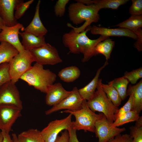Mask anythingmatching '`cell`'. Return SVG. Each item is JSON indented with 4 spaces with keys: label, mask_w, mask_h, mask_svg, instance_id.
Segmentation results:
<instances>
[{
    "label": "cell",
    "mask_w": 142,
    "mask_h": 142,
    "mask_svg": "<svg viewBox=\"0 0 142 142\" xmlns=\"http://www.w3.org/2000/svg\"><path fill=\"white\" fill-rule=\"evenodd\" d=\"M135 125L130 128V135L132 138L131 142H142V117L140 116Z\"/></svg>",
    "instance_id": "cell-30"
},
{
    "label": "cell",
    "mask_w": 142,
    "mask_h": 142,
    "mask_svg": "<svg viewBox=\"0 0 142 142\" xmlns=\"http://www.w3.org/2000/svg\"><path fill=\"white\" fill-rule=\"evenodd\" d=\"M71 92V91L65 89L60 83L53 84L48 88L46 93V103L49 106L55 105L68 97Z\"/></svg>",
    "instance_id": "cell-15"
},
{
    "label": "cell",
    "mask_w": 142,
    "mask_h": 142,
    "mask_svg": "<svg viewBox=\"0 0 142 142\" xmlns=\"http://www.w3.org/2000/svg\"><path fill=\"white\" fill-rule=\"evenodd\" d=\"M81 74L79 68L75 66L65 68L59 71L58 75L61 80L66 82H72L78 79Z\"/></svg>",
    "instance_id": "cell-22"
},
{
    "label": "cell",
    "mask_w": 142,
    "mask_h": 142,
    "mask_svg": "<svg viewBox=\"0 0 142 142\" xmlns=\"http://www.w3.org/2000/svg\"><path fill=\"white\" fill-rule=\"evenodd\" d=\"M56 75L43 65L36 63L21 77L20 79L30 86L41 92L46 93L48 88L53 84Z\"/></svg>",
    "instance_id": "cell-3"
},
{
    "label": "cell",
    "mask_w": 142,
    "mask_h": 142,
    "mask_svg": "<svg viewBox=\"0 0 142 142\" xmlns=\"http://www.w3.org/2000/svg\"><path fill=\"white\" fill-rule=\"evenodd\" d=\"M4 26H5L4 23L0 17V31H1L2 27Z\"/></svg>",
    "instance_id": "cell-44"
},
{
    "label": "cell",
    "mask_w": 142,
    "mask_h": 142,
    "mask_svg": "<svg viewBox=\"0 0 142 142\" xmlns=\"http://www.w3.org/2000/svg\"><path fill=\"white\" fill-rule=\"evenodd\" d=\"M89 30V26L80 33L76 32L72 29L69 32L64 34L62 37L63 44L68 49L70 53L83 54L82 60L83 62L88 61L93 57L97 55L95 50L96 45L108 37L100 36L96 39H90L87 35V32Z\"/></svg>",
    "instance_id": "cell-1"
},
{
    "label": "cell",
    "mask_w": 142,
    "mask_h": 142,
    "mask_svg": "<svg viewBox=\"0 0 142 142\" xmlns=\"http://www.w3.org/2000/svg\"><path fill=\"white\" fill-rule=\"evenodd\" d=\"M111 124L104 115L96 122L94 133L98 142H107L126 130L125 127H113Z\"/></svg>",
    "instance_id": "cell-9"
},
{
    "label": "cell",
    "mask_w": 142,
    "mask_h": 142,
    "mask_svg": "<svg viewBox=\"0 0 142 142\" xmlns=\"http://www.w3.org/2000/svg\"><path fill=\"white\" fill-rule=\"evenodd\" d=\"M19 52L13 45L5 42L0 44V64L6 62L9 63Z\"/></svg>",
    "instance_id": "cell-21"
},
{
    "label": "cell",
    "mask_w": 142,
    "mask_h": 142,
    "mask_svg": "<svg viewBox=\"0 0 142 142\" xmlns=\"http://www.w3.org/2000/svg\"><path fill=\"white\" fill-rule=\"evenodd\" d=\"M115 44L114 42L108 37L97 44L95 49V53L97 55H103L105 57L106 61H108L110 58Z\"/></svg>",
    "instance_id": "cell-25"
},
{
    "label": "cell",
    "mask_w": 142,
    "mask_h": 142,
    "mask_svg": "<svg viewBox=\"0 0 142 142\" xmlns=\"http://www.w3.org/2000/svg\"><path fill=\"white\" fill-rule=\"evenodd\" d=\"M129 98L126 102L120 109H118L115 115V120L123 116L126 113L132 110L133 100L132 94H129Z\"/></svg>",
    "instance_id": "cell-33"
},
{
    "label": "cell",
    "mask_w": 142,
    "mask_h": 142,
    "mask_svg": "<svg viewBox=\"0 0 142 142\" xmlns=\"http://www.w3.org/2000/svg\"><path fill=\"white\" fill-rule=\"evenodd\" d=\"M138 37V38L134 44V46L138 51L140 52L142 50V34H139Z\"/></svg>",
    "instance_id": "cell-40"
},
{
    "label": "cell",
    "mask_w": 142,
    "mask_h": 142,
    "mask_svg": "<svg viewBox=\"0 0 142 142\" xmlns=\"http://www.w3.org/2000/svg\"><path fill=\"white\" fill-rule=\"evenodd\" d=\"M69 134L67 130L62 133L60 136H58L54 142H69Z\"/></svg>",
    "instance_id": "cell-39"
},
{
    "label": "cell",
    "mask_w": 142,
    "mask_h": 142,
    "mask_svg": "<svg viewBox=\"0 0 142 142\" xmlns=\"http://www.w3.org/2000/svg\"><path fill=\"white\" fill-rule=\"evenodd\" d=\"M108 64V61H106L103 65L97 70L92 80L85 87L78 89L79 93L83 99L88 101L93 97L98 84L100 73Z\"/></svg>",
    "instance_id": "cell-18"
},
{
    "label": "cell",
    "mask_w": 142,
    "mask_h": 142,
    "mask_svg": "<svg viewBox=\"0 0 142 142\" xmlns=\"http://www.w3.org/2000/svg\"><path fill=\"white\" fill-rule=\"evenodd\" d=\"M29 51L34 62L43 65H54L63 61L57 49L48 43Z\"/></svg>",
    "instance_id": "cell-7"
},
{
    "label": "cell",
    "mask_w": 142,
    "mask_h": 142,
    "mask_svg": "<svg viewBox=\"0 0 142 142\" xmlns=\"http://www.w3.org/2000/svg\"><path fill=\"white\" fill-rule=\"evenodd\" d=\"M139 114L135 111L131 110L122 117L118 118L111 124L113 127H118L125 124L136 121L140 117Z\"/></svg>",
    "instance_id": "cell-28"
},
{
    "label": "cell",
    "mask_w": 142,
    "mask_h": 142,
    "mask_svg": "<svg viewBox=\"0 0 142 142\" xmlns=\"http://www.w3.org/2000/svg\"></svg>",
    "instance_id": "cell-46"
},
{
    "label": "cell",
    "mask_w": 142,
    "mask_h": 142,
    "mask_svg": "<svg viewBox=\"0 0 142 142\" xmlns=\"http://www.w3.org/2000/svg\"><path fill=\"white\" fill-rule=\"evenodd\" d=\"M132 138L129 134H120L112 138L107 142H131Z\"/></svg>",
    "instance_id": "cell-37"
},
{
    "label": "cell",
    "mask_w": 142,
    "mask_h": 142,
    "mask_svg": "<svg viewBox=\"0 0 142 142\" xmlns=\"http://www.w3.org/2000/svg\"><path fill=\"white\" fill-rule=\"evenodd\" d=\"M21 109L13 105H0V129L9 133L17 119L21 116Z\"/></svg>",
    "instance_id": "cell-12"
},
{
    "label": "cell",
    "mask_w": 142,
    "mask_h": 142,
    "mask_svg": "<svg viewBox=\"0 0 142 142\" xmlns=\"http://www.w3.org/2000/svg\"><path fill=\"white\" fill-rule=\"evenodd\" d=\"M101 86L103 90L106 94L107 97L113 104L117 107L120 105L122 100L116 89L111 86L102 83L101 84Z\"/></svg>",
    "instance_id": "cell-27"
},
{
    "label": "cell",
    "mask_w": 142,
    "mask_h": 142,
    "mask_svg": "<svg viewBox=\"0 0 142 142\" xmlns=\"http://www.w3.org/2000/svg\"><path fill=\"white\" fill-rule=\"evenodd\" d=\"M13 142H19L18 140L17 136L15 133H13L12 134Z\"/></svg>",
    "instance_id": "cell-43"
},
{
    "label": "cell",
    "mask_w": 142,
    "mask_h": 142,
    "mask_svg": "<svg viewBox=\"0 0 142 142\" xmlns=\"http://www.w3.org/2000/svg\"><path fill=\"white\" fill-rule=\"evenodd\" d=\"M13 105L23 109L19 90L15 84L11 81L0 88V105Z\"/></svg>",
    "instance_id": "cell-10"
},
{
    "label": "cell",
    "mask_w": 142,
    "mask_h": 142,
    "mask_svg": "<svg viewBox=\"0 0 142 142\" xmlns=\"http://www.w3.org/2000/svg\"><path fill=\"white\" fill-rule=\"evenodd\" d=\"M132 94L133 100L131 110L140 114L142 110V79L134 85L129 84L127 91V96Z\"/></svg>",
    "instance_id": "cell-20"
},
{
    "label": "cell",
    "mask_w": 142,
    "mask_h": 142,
    "mask_svg": "<svg viewBox=\"0 0 142 142\" xmlns=\"http://www.w3.org/2000/svg\"><path fill=\"white\" fill-rule=\"evenodd\" d=\"M90 33L93 35L109 37L110 36L125 37L136 40L138 36L130 30L125 28H109L98 27L95 25L89 26Z\"/></svg>",
    "instance_id": "cell-16"
},
{
    "label": "cell",
    "mask_w": 142,
    "mask_h": 142,
    "mask_svg": "<svg viewBox=\"0 0 142 142\" xmlns=\"http://www.w3.org/2000/svg\"><path fill=\"white\" fill-rule=\"evenodd\" d=\"M129 82L128 80L123 76L109 82L108 84L116 89L122 100H124L127 96V91Z\"/></svg>",
    "instance_id": "cell-26"
},
{
    "label": "cell",
    "mask_w": 142,
    "mask_h": 142,
    "mask_svg": "<svg viewBox=\"0 0 142 142\" xmlns=\"http://www.w3.org/2000/svg\"><path fill=\"white\" fill-rule=\"evenodd\" d=\"M34 0H30L26 2L20 0L16 5L14 16L17 20L20 19L24 14L31 5L33 2Z\"/></svg>",
    "instance_id": "cell-31"
},
{
    "label": "cell",
    "mask_w": 142,
    "mask_h": 142,
    "mask_svg": "<svg viewBox=\"0 0 142 142\" xmlns=\"http://www.w3.org/2000/svg\"><path fill=\"white\" fill-rule=\"evenodd\" d=\"M130 82L131 84H136L138 80L142 78V67L128 72L126 71L123 76Z\"/></svg>",
    "instance_id": "cell-32"
},
{
    "label": "cell",
    "mask_w": 142,
    "mask_h": 142,
    "mask_svg": "<svg viewBox=\"0 0 142 142\" xmlns=\"http://www.w3.org/2000/svg\"><path fill=\"white\" fill-rule=\"evenodd\" d=\"M72 114L65 118L50 122L41 131L45 142H54L59 134L63 130H68L72 126Z\"/></svg>",
    "instance_id": "cell-8"
},
{
    "label": "cell",
    "mask_w": 142,
    "mask_h": 142,
    "mask_svg": "<svg viewBox=\"0 0 142 142\" xmlns=\"http://www.w3.org/2000/svg\"><path fill=\"white\" fill-rule=\"evenodd\" d=\"M24 28L22 24L18 23L14 26L8 27L4 26L0 32V42H5L14 46L19 52L25 49L19 38V34L21 29Z\"/></svg>",
    "instance_id": "cell-13"
},
{
    "label": "cell",
    "mask_w": 142,
    "mask_h": 142,
    "mask_svg": "<svg viewBox=\"0 0 142 142\" xmlns=\"http://www.w3.org/2000/svg\"><path fill=\"white\" fill-rule=\"evenodd\" d=\"M3 136L2 131H0V142H2Z\"/></svg>",
    "instance_id": "cell-45"
},
{
    "label": "cell",
    "mask_w": 142,
    "mask_h": 142,
    "mask_svg": "<svg viewBox=\"0 0 142 142\" xmlns=\"http://www.w3.org/2000/svg\"><path fill=\"white\" fill-rule=\"evenodd\" d=\"M131 1L129 10L130 13L132 15H142V0H132Z\"/></svg>",
    "instance_id": "cell-36"
},
{
    "label": "cell",
    "mask_w": 142,
    "mask_h": 142,
    "mask_svg": "<svg viewBox=\"0 0 142 142\" xmlns=\"http://www.w3.org/2000/svg\"><path fill=\"white\" fill-rule=\"evenodd\" d=\"M102 79H99L96 90L92 98L87 101L88 106L93 112H101L111 123L115 120V115L119 109L107 97L101 86Z\"/></svg>",
    "instance_id": "cell-4"
},
{
    "label": "cell",
    "mask_w": 142,
    "mask_h": 142,
    "mask_svg": "<svg viewBox=\"0 0 142 142\" xmlns=\"http://www.w3.org/2000/svg\"><path fill=\"white\" fill-rule=\"evenodd\" d=\"M3 136L2 142H13L12 139H11L9 133L5 131H1Z\"/></svg>",
    "instance_id": "cell-41"
},
{
    "label": "cell",
    "mask_w": 142,
    "mask_h": 142,
    "mask_svg": "<svg viewBox=\"0 0 142 142\" xmlns=\"http://www.w3.org/2000/svg\"><path fill=\"white\" fill-rule=\"evenodd\" d=\"M67 130L69 134V142H80L77 137L76 130L71 127Z\"/></svg>",
    "instance_id": "cell-38"
},
{
    "label": "cell",
    "mask_w": 142,
    "mask_h": 142,
    "mask_svg": "<svg viewBox=\"0 0 142 142\" xmlns=\"http://www.w3.org/2000/svg\"><path fill=\"white\" fill-rule=\"evenodd\" d=\"M69 0H58L54 6V12L55 16L57 17L63 16L65 11V7Z\"/></svg>",
    "instance_id": "cell-35"
},
{
    "label": "cell",
    "mask_w": 142,
    "mask_h": 142,
    "mask_svg": "<svg viewBox=\"0 0 142 142\" xmlns=\"http://www.w3.org/2000/svg\"><path fill=\"white\" fill-rule=\"evenodd\" d=\"M128 29L135 34L142 27V15H132L128 19L115 26Z\"/></svg>",
    "instance_id": "cell-24"
},
{
    "label": "cell",
    "mask_w": 142,
    "mask_h": 142,
    "mask_svg": "<svg viewBox=\"0 0 142 142\" xmlns=\"http://www.w3.org/2000/svg\"><path fill=\"white\" fill-rule=\"evenodd\" d=\"M76 2H79L86 5H90L93 4V0H75Z\"/></svg>",
    "instance_id": "cell-42"
},
{
    "label": "cell",
    "mask_w": 142,
    "mask_h": 142,
    "mask_svg": "<svg viewBox=\"0 0 142 142\" xmlns=\"http://www.w3.org/2000/svg\"><path fill=\"white\" fill-rule=\"evenodd\" d=\"M19 0H0V17L5 26L11 27L18 23L14 11Z\"/></svg>",
    "instance_id": "cell-14"
},
{
    "label": "cell",
    "mask_w": 142,
    "mask_h": 142,
    "mask_svg": "<svg viewBox=\"0 0 142 142\" xmlns=\"http://www.w3.org/2000/svg\"><path fill=\"white\" fill-rule=\"evenodd\" d=\"M128 0H93V4L97 5L100 9L103 8H111L116 9L120 6L125 4Z\"/></svg>",
    "instance_id": "cell-29"
},
{
    "label": "cell",
    "mask_w": 142,
    "mask_h": 142,
    "mask_svg": "<svg viewBox=\"0 0 142 142\" xmlns=\"http://www.w3.org/2000/svg\"><path fill=\"white\" fill-rule=\"evenodd\" d=\"M19 142H45L40 131L31 129L22 132L17 136Z\"/></svg>",
    "instance_id": "cell-23"
},
{
    "label": "cell",
    "mask_w": 142,
    "mask_h": 142,
    "mask_svg": "<svg viewBox=\"0 0 142 142\" xmlns=\"http://www.w3.org/2000/svg\"><path fill=\"white\" fill-rule=\"evenodd\" d=\"M34 62L29 50H24L19 52L9 63V73L11 81L16 83L21 77L32 67Z\"/></svg>",
    "instance_id": "cell-6"
},
{
    "label": "cell",
    "mask_w": 142,
    "mask_h": 142,
    "mask_svg": "<svg viewBox=\"0 0 142 142\" xmlns=\"http://www.w3.org/2000/svg\"><path fill=\"white\" fill-rule=\"evenodd\" d=\"M62 112L68 113L75 117V121L72 122V127L76 130H83L94 133L96 122L101 118L104 114H97L92 111L87 105V101L83 99L81 109L75 111L66 110Z\"/></svg>",
    "instance_id": "cell-5"
},
{
    "label": "cell",
    "mask_w": 142,
    "mask_h": 142,
    "mask_svg": "<svg viewBox=\"0 0 142 142\" xmlns=\"http://www.w3.org/2000/svg\"><path fill=\"white\" fill-rule=\"evenodd\" d=\"M22 38L21 42L25 50H30L38 48L46 43L44 36L39 37L24 32L19 33Z\"/></svg>",
    "instance_id": "cell-19"
},
{
    "label": "cell",
    "mask_w": 142,
    "mask_h": 142,
    "mask_svg": "<svg viewBox=\"0 0 142 142\" xmlns=\"http://www.w3.org/2000/svg\"><path fill=\"white\" fill-rule=\"evenodd\" d=\"M100 9L96 4L86 5L77 2L72 3L68 8V16L70 20L74 24L77 25L85 22L81 26L75 27L69 23L67 26L73 29L77 33L84 31L93 22L97 23L100 16L98 12Z\"/></svg>",
    "instance_id": "cell-2"
},
{
    "label": "cell",
    "mask_w": 142,
    "mask_h": 142,
    "mask_svg": "<svg viewBox=\"0 0 142 142\" xmlns=\"http://www.w3.org/2000/svg\"><path fill=\"white\" fill-rule=\"evenodd\" d=\"M41 1H38L36 6L33 18L29 24L22 31L25 32L39 37L44 36L48 31L42 23L39 16V8Z\"/></svg>",
    "instance_id": "cell-17"
},
{
    "label": "cell",
    "mask_w": 142,
    "mask_h": 142,
    "mask_svg": "<svg viewBox=\"0 0 142 142\" xmlns=\"http://www.w3.org/2000/svg\"><path fill=\"white\" fill-rule=\"evenodd\" d=\"M11 81L9 73V63L0 64V88L6 83Z\"/></svg>",
    "instance_id": "cell-34"
},
{
    "label": "cell",
    "mask_w": 142,
    "mask_h": 142,
    "mask_svg": "<svg viewBox=\"0 0 142 142\" xmlns=\"http://www.w3.org/2000/svg\"><path fill=\"white\" fill-rule=\"evenodd\" d=\"M83 99L79 94L78 89L74 87L70 94L58 104L53 106L45 111L46 115H49L60 110L66 109L75 111L81 109Z\"/></svg>",
    "instance_id": "cell-11"
}]
</instances>
